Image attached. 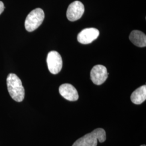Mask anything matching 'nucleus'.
Segmentation results:
<instances>
[{
    "mask_svg": "<svg viewBox=\"0 0 146 146\" xmlns=\"http://www.w3.org/2000/svg\"><path fill=\"white\" fill-rule=\"evenodd\" d=\"M8 92L11 98L16 102H22L25 98V89L20 78L16 74L11 73L7 78Z\"/></svg>",
    "mask_w": 146,
    "mask_h": 146,
    "instance_id": "1",
    "label": "nucleus"
},
{
    "mask_svg": "<svg viewBox=\"0 0 146 146\" xmlns=\"http://www.w3.org/2000/svg\"><path fill=\"white\" fill-rule=\"evenodd\" d=\"M106 140V133L103 128H97L75 141L72 146H97L98 141L104 142Z\"/></svg>",
    "mask_w": 146,
    "mask_h": 146,
    "instance_id": "2",
    "label": "nucleus"
},
{
    "mask_svg": "<svg viewBox=\"0 0 146 146\" xmlns=\"http://www.w3.org/2000/svg\"><path fill=\"white\" fill-rule=\"evenodd\" d=\"M44 19V13L42 9L36 8L28 15L25 21L26 29L29 32L34 31L41 26Z\"/></svg>",
    "mask_w": 146,
    "mask_h": 146,
    "instance_id": "3",
    "label": "nucleus"
},
{
    "mask_svg": "<svg viewBox=\"0 0 146 146\" xmlns=\"http://www.w3.org/2000/svg\"><path fill=\"white\" fill-rule=\"evenodd\" d=\"M47 62L48 69L52 74L60 73L62 68V59L56 51H51L48 53Z\"/></svg>",
    "mask_w": 146,
    "mask_h": 146,
    "instance_id": "4",
    "label": "nucleus"
},
{
    "mask_svg": "<svg viewBox=\"0 0 146 146\" xmlns=\"http://www.w3.org/2000/svg\"><path fill=\"white\" fill-rule=\"evenodd\" d=\"M108 76L107 68L102 65H96L90 72V78L92 82L96 85L104 84Z\"/></svg>",
    "mask_w": 146,
    "mask_h": 146,
    "instance_id": "5",
    "label": "nucleus"
},
{
    "mask_svg": "<svg viewBox=\"0 0 146 146\" xmlns=\"http://www.w3.org/2000/svg\"><path fill=\"white\" fill-rule=\"evenodd\" d=\"M84 7L82 2L75 1L69 5L67 11V17L70 21L79 20L84 14Z\"/></svg>",
    "mask_w": 146,
    "mask_h": 146,
    "instance_id": "6",
    "label": "nucleus"
},
{
    "mask_svg": "<svg viewBox=\"0 0 146 146\" xmlns=\"http://www.w3.org/2000/svg\"><path fill=\"white\" fill-rule=\"evenodd\" d=\"M98 29L94 28H86L79 33L78 36V42L84 44H89L95 40L99 36Z\"/></svg>",
    "mask_w": 146,
    "mask_h": 146,
    "instance_id": "7",
    "label": "nucleus"
},
{
    "mask_svg": "<svg viewBox=\"0 0 146 146\" xmlns=\"http://www.w3.org/2000/svg\"><path fill=\"white\" fill-rule=\"evenodd\" d=\"M59 92L64 99L70 101H75L78 99V92L73 85L63 84L59 87Z\"/></svg>",
    "mask_w": 146,
    "mask_h": 146,
    "instance_id": "8",
    "label": "nucleus"
},
{
    "mask_svg": "<svg viewBox=\"0 0 146 146\" xmlns=\"http://www.w3.org/2000/svg\"><path fill=\"white\" fill-rule=\"evenodd\" d=\"M129 40L137 47L146 46V35L142 31L136 30L131 31L129 35Z\"/></svg>",
    "mask_w": 146,
    "mask_h": 146,
    "instance_id": "9",
    "label": "nucleus"
},
{
    "mask_svg": "<svg viewBox=\"0 0 146 146\" xmlns=\"http://www.w3.org/2000/svg\"><path fill=\"white\" fill-rule=\"evenodd\" d=\"M146 99V86H142L131 95V102L135 104H142Z\"/></svg>",
    "mask_w": 146,
    "mask_h": 146,
    "instance_id": "10",
    "label": "nucleus"
},
{
    "mask_svg": "<svg viewBox=\"0 0 146 146\" xmlns=\"http://www.w3.org/2000/svg\"><path fill=\"white\" fill-rule=\"evenodd\" d=\"M5 9V5L2 1H0V15L2 13Z\"/></svg>",
    "mask_w": 146,
    "mask_h": 146,
    "instance_id": "11",
    "label": "nucleus"
},
{
    "mask_svg": "<svg viewBox=\"0 0 146 146\" xmlns=\"http://www.w3.org/2000/svg\"><path fill=\"white\" fill-rule=\"evenodd\" d=\"M146 146V145H141V146Z\"/></svg>",
    "mask_w": 146,
    "mask_h": 146,
    "instance_id": "12",
    "label": "nucleus"
}]
</instances>
